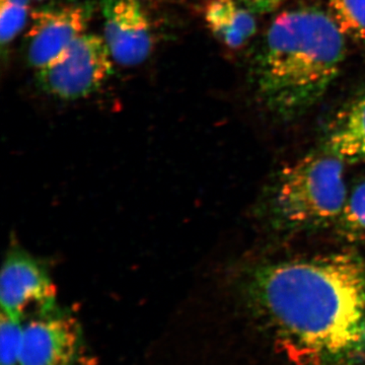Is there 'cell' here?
Segmentation results:
<instances>
[{
	"label": "cell",
	"mask_w": 365,
	"mask_h": 365,
	"mask_svg": "<svg viewBox=\"0 0 365 365\" xmlns=\"http://www.w3.org/2000/svg\"><path fill=\"white\" fill-rule=\"evenodd\" d=\"M322 148L346 163H365V83L329 121Z\"/></svg>",
	"instance_id": "obj_9"
},
{
	"label": "cell",
	"mask_w": 365,
	"mask_h": 365,
	"mask_svg": "<svg viewBox=\"0 0 365 365\" xmlns=\"http://www.w3.org/2000/svg\"><path fill=\"white\" fill-rule=\"evenodd\" d=\"M113 62L103 36L85 33L38 71V83L45 93L60 100L90 97L112 76Z\"/></svg>",
	"instance_id": "obj_4"
},
{
	"label": "cell",
	"mask_w": 365,
	"mask_h": 365,
	"mask_svg": "<svg viewBox=\"0 0 365 365\" xmlns=\"http://www.w3.org/2000/svg\"><path fill=\"white\" fill-rule=\"evenodd\" d=\"M33 0H0V39L2 46L9 45L30 19Z\"/></svg>",
	"instance_id": "obj_13"
},
{
	"label": "cell",
	"mask_w": 365,
	"mask_h": 365,
	"mask_svg": "<svg viewBox=\"0 0 365 365\" xmlns=\"http://www.w3.org/2000/svg\"><path fill=\"white\" fill-rule=\"evenodd\" d=\"M35 1H45V0H35Z\"/></svg>",
	"instance_id": "obj_16"
},
{
	"label": "cell",
	"mask_w": 365,
	"mask_h": 365,
	"mask_svg": "<svg viewBox=\"0 0 365 365\" xmlns=\"http://www.w3.org/2000/svg\"><path fill=\"white\" fill-rule=\"evenodd\" d=\"M83 328L58 306L24 321L20 365H90Z\"/></svg>",
	"instance_id": "obj_5"
},
{
	"label": "cell",
	"mask_w": 365,
	"mask_h": 365,
	"mask_svg": "<svg viewBox=\"0 0 365 365\" xmlns=\"http://www.w3.org/2000/svg\"><path fill=\"white\" fill-rule=\"evenodd\" d=\"M102 16L103 38L116 63L135 66L148 58L153 29L140 0H103Z\"/></svg>",
	"instance_id": "obj_8"
},
{
	"label": "cell",
	"mask_w": 365,
	"mask_h": 365,
	"mask_svg": "<svg viewBox=\"0 0 365 365\" xmlns=\"http://www.w3.org/2000/svg\"><path fill=\"white\" fill-rule=\"evenodd\" d=\"M91 16L90 7L81 4L48 6L31 11L26 35L29 63L39 71L56 59L86 33Z\"/></svg>",
	"instance_id": "obj_7"
},
{
	"label": "cell",
	"mask_w": 365,
	"mask_h": 365,
	"mask_svg": "<svg viewBox=\"0 0 365 365\" xmlns=\"http://www.w3.org/2000/svg\"><path fill=\"white\" fill-rule=\"evenodd\" d=\"M336 225L346 241L365 245V177L350 188L344 211Z\"/></svg>",
	"instance_id": "obj_11"
},
{
	"label": "cell",
	"mask_w": 365,
	"mask_h": 365,
	"mask_svg": "<svg viewBox=\"0 0 365 365\" xmlns=\"http://www.w3.org/2000/svg\"><path fill=\"white\" fill-rule=\"evenodd\" d=\"M253 14H269L277 9L284 0H239Z\"/></svg>",
	"instance_id": "obj_15"
},
{
	"label": "cell",
	"mask_w": 365,
	"mask_h": 365,
	"mask_svg": "<svg viewBox=\"0 0 365 365\" xmlns=\"http://www.w3.org/2000/svg\"><path fill=\"white\" fill-rule=\"evenodd\" d=\"M1 314L23 319L56 306V288L49 270L20 249L7 253L0 278Z\"/></svg>",
	"instance_id": "obj_6"
},
{
	"label": "cell",
	"mask_w": 365,
	"mask_h": 365,
	"mask_svg": "<svg viewBox=\"0 0 365 365\" xmlns=\"http://www.w3.org/2000/svg\"><path fill=\"white\" fill-rule=\"evenodd\" d=\"M344 37L328 11L299 7L281 13L255 60L253 81L261 105L282 120L309 111L339 76Z\"/></svg>",
	"instance_id": "obj_2"
},
{
	"label": "cell",
	"mask_w": 365,
	"mask_h": 365,
	"mask_svg": "<svg viewBox=\"0 0 365 365\" xmlns=\"http://www.w3.org/2000/svg\"><path fill=\"white\" fill-rule=\"evenodd\" d=\"M24 321L1 314L0 365H20Z\"/></svg>",
	"instance_id": "obj_14"
},
{
	"label": "cell",
	"mask_w": 365,
	"mask_h": 365,
	"mask_svg": "<svg viewBox=\"0 0 365 365\" xmlns=\"http://www.w3.org/2000/svg\"><path fill=\"white\" fill-rule=\"evenodd\" d=\"M204 19L211 33L230 49H241L256 34L253 13L239 0H209Z\"/></svg>",
	"instance_id": "obj_10"
},
{
	"label": "cell",
	"mask_w": 365,
	"mask_h": 365,
	"mask_svg": "<svg viewBox=\"0 0 365 365\" xmlns=\"http://www.w3.org/2000/svg\"><path fill=\"white\" fill-rule=\"evenodd\" d=\"M349 190L344 160L321 148L280 170L268 195L269 217L290 232L337 225Z\"/></svg>",
	"instance_id": "obj_3"
},
{
	"label": "cell",
	"mask_w": 365,
	"mask_h": 365,
	"mask_svg": "<svg viewBox=\"0 0 365 365\" xmlns=\"http://www.w3.org/2000/svg\"><path fill=\"white\" fill-rule=\"evenodd\" d=\"M242 294L299 365H365V259L349 252L265 262Z\"/></svg>",
	"instance_id": "obj_1"
},
{
	"label": "cell",
	"mask_w": 365,
	"mask_h": 365,
	"mask_svg": "<svg viewBox=\"0 0 365 365\" xmlns=\"http://www.w3.org/2000/svg\"><path fill=\"white\" fill-rule=\"evenodd\" d=\"M327 7L341 33L365 47V0H327Z\"/></svg>",
	"instance_id": "obj_12"
}]
</instances>
